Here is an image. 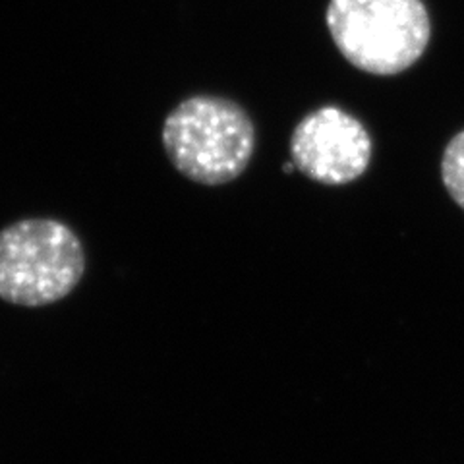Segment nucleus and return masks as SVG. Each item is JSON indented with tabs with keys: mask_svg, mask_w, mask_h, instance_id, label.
<instances>
[{
	"mask_svg": "<svg viewBox=\"0 0 464 464\" xmlns=\"http://www.w3.org/2000/svg\"><path fill=\"white\" fill-rule=\"evenodd\" d=\"M163 145L182 177L203 186H221L248 169L256 126L235 101L194 95L167 116Z\"/></svg>",
	"mask_w": 464,
	"mask_h": 464,
	"instance_id": "nucleus-1",
	"label": "nucleus"
},
{
	"mask_svg": "<svg viewBox=\"0 0 464 464\" xmlns=\"http://www.w3.org/2000/svg\"><path fill=\"white\" fill-rule=\"evenodd\" d=\"M325 22L344 61L372 76L402 74L431 39L422 0H331Z\"/></svg>",
	"mask_w": 464,
	"mask_h": 464,
	"instance_id": "nucleus-2",
	"label": "nucleus"
},
{
	"mask_svg": "<svg viewBox=\"0 0 464 464\" xmlns=\"http://www.w3.org/2000/svg\"><path fill=\"white\" fill-rule=\"evenodd\" d=\"M85 273V252L68 225L47 217L0 230V300L41 308L66 298Z\"/></svg>",
	"mask_w": 464,
	"mask_h": 464,
	"instance_id": "nucleus-3",
	"label": "nucleus"
},
{
	"mask_svg": "<svg viewBox=\"0 0 464 464\" xmlns=\"http://www.w3.org/2000/svg\"><path fill=\"white\" fill-rule=\"evenodd\" d=\"M373 141L356 116L339 107H319L290 136V161L314 182L344 186L358 180L372 163Z\"/></svg>",
	"mask_w": 464,
	"mask_h": 464,
	"instance_id": "nucleus-4",
	"label": "nucleus"
},
{
	"mask_svg": "<svg viewBox=\"0 0 464 464\" xmlns=\"http://www.w3.org/2000/svg\"><path fill=\"white\" fill-rule=\"evenodd\" d=\"M441 180L447 194L464 209V130L447 143L441 157Z\"/></svg>",
	"mask_w": 464,
	"mask_h": 464,
	"instance_id": "nucleus-5",
	"label": "nucleus"
},
{
	"mask_svg": "<svg viewBox=\"0 0 464 464\" xmlns=\"http://www.w3.org/2000/svg\"><path fill=\"white\" fill-rule=\"evenodd\" d=\"M283 170H285L286 174H290V172H293V170H295V163H293V161H290V163H285Z\"/></svg>",
	"mask_w": 464,
	"mask_h": 464,
	"instance_id": "nucleus-6",
	"label": "nucleus"
}]
</instances>
